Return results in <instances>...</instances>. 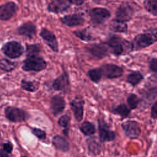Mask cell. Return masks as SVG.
I'll return each instance as SVG.
<instances>
[{
	"instance_id": "6da1fadb",
	"label": "cell",
	"mask_w": 157,
	"mask_h": 157,
	"mask_svg": "<svg viewBox=\"0 0 157 157\" xmlns=\"http://www.w3.org/2000/svg\"><path fill=\"white\" fill-rule=\"evenodd\" d=\"M157 41V28L149 29L144 33L137 35L132 42V50L146 48Z\"/></svg>"
},
{
	"instance_id": "7a4b0ae2",
	"label": "cell",
	"mask_w": 157,
	"mask_h": 157,
	"mask_svg": "<svg viewBox=\"0 0 157 157\" xmlns=\"http://www.w3.org/2000/svg\"><path fill=\"white\" fill-rule=\"evenodd\" d=\"M107 44L109 47L110 52L116 56H120L132 51V43L120 37H110Z\"/></svg>"
},
{
	"instance_id": "3957f363",
	"label": "cell",
	"mask_w": 157,
	"mask_h": 157,
	"mask_svg": "<svg viewBox=\"0 0 157 157\" xmlns=\"http://www.w3.org/2000/svg\"><path fill=\"white\" fill-rule=\"evenodd\" d=\"M121 127L126 137L131 140L138 139L141 134L140 124L136 120H126L121 124Z\"/></svg>"
},
{
	"instance_id": "277c9868",
	"label": "cell",
	"mask_w": 157,
	"mask_h": 157,
	"mask_svg": "<svg viewBox=\"0 0 157 157\" xmlns=\"http://www.w3.org/2000/svg\"><path fill=\"white\" fill-rule=\"evenodd\" d=\"M47 63L41 57L38 56H28L24 61L22 69L25 71H40L46 67Z\"/></svg>"
},
{
	"instance_id": "5b68a950",
	"label": "cell",
	"mask_w": 157,
	"mask_h": 157,
	"mask_svg": "<svg viewBox=\"0 0 157 157\" xmlns=\"http://www.w3.org/2000/svg\"><path fill=\"white\" fill-rule=\"evenodd\" d=\"M98 132L99 140L102 143L113 141L117 137L115 132L110 128L109 125L103 119L98 120Z\"/></svg>"
},
{
	"instance_id": "8992f818",
	"label": "cell",
	"mask_w": 157,
	"mask_h": 157,
	"mask_svg": "<svg viewBox=\"0 0 157 157\" xmlns=\"http://www.w3.org/2000/svg\"><path fill=\"white\" fill-rule=\"evenodd\" d=\"M6 117L12 122L17 123L25 121L29 117L28 113L21 109L8 106L5 109Z\"/></svg>"
},
{
	"instance_id": "52a82bcc",
	"label": "cell",
	"mask_w": 157,
	"mask_h": 157,
	"mask_svg": "<svg viewBox=\"0 0 157 157\" xmlns=\"http://www.w3.org/2000/svg\"><path fill=\"white\" fill-rule=\"evenodd\" d=\"M1 50L9 58H17L23 53L24 48L19 42L11 41L6 43L2 47Z\"/></svg>"
},
{
	"instance_id": "ba28073f",
	"label": "cell",
	"mask_w": 157,
	"mask_h": 157,
	"mask_svg": "<svg viewBox=\"0 0 157 157\" xmlns=\"http://www.w3.org/2000/svg\"><path fill=\"white\" fill-rule=\"evenodd\" d=\"M102 76L107 79H113L121 77L123 73V69L115 64H105L100 67Z\"/></svg>"
},
{
	"instance_id": "9c48e42d",
	"label": "cell",
	"mask_w": 157,
	"mask_h": 157,
	"mask_svg": "<svg viewBox=\"0 0 157 157\" xmlns=\"http://www.w3.org/2000/svg\"><path fill=\"white\" fill-rule=\"evenodd\" d=\"M90 17L93 23L100 25L106 21L110 18V13L106 9L96 7L90 11Z\"/></svg>"
},
{
	"instance_id": "30bf717a",
	"label": "cell",
	"mask_w": 157,
	"mask_h": 157,
	"mask_svg": "<svg viewBox=\"0 0 157 157\" xmlns=\"http://www.w3.org/2000/svg\"><path fill=\"white\" fill-rule=\"evenodd\" d=\"M134 10L132 7L128 2H124L117 9L115 17L117 20L123 22H126L132 18Z\"/></svg>"
},
{
	"instance_id": "8fae6325",
	"label": "cell",
	"mask_w": 157,
	"mask_h": 157,
	"mask_svg": "<svg viewBox=\"0 0 157 157\" xmlns=\"http://www.w3.org/2000/svg\"><path fill=\"white\" fill-rule=\"evenodd\" d=\"M84 104V100L80 96H76L70 102L71 108L74 113V117L77 121H81L83 119Z\"/></svg>"
},
{
	"instance_id": "7c38bea8",
	"label": "cell",
	"mask_w": 157,
	"mask_h": 157,
	"mask_svg": "<svg viewBox=\"0 0 157 157\" xmlns=\"http://www.w3.org/2000/svg\"><path fill=\"white\" fill-rule=\"evenodd\" d=\"M88 51L93 57L97 59H101L106 56L110 52L108 44L104 43L96 44L90 46L88 48Z\"/></svg>"
},
{
	"instance_id": "4fadbf2b",
	"label": "cell",
	"mask_w": 157,
	"mask_h": 157,
	"mask_svg": "<svg viewBox=\"0 0 157 157\" xmlns=\"http://www.w3.org/2000/svg\"><path fill=\"white\" fill-rule=\"evenodd\" d=\"M17 9V6L13 2H9L0 6V20H9L15 14Z\"/></svg>"
},
{
	"instance_id": "5bb4252c",
	"label": "cell",
	"mask_w": 157,
	"mask_h": 157,
	"mask_svg": "<svg viewBox=\"0 0 157 157\" xmlns=\"http://www.w3.org/2000/svg\"><path fill=\"white\" fill-rule=\"evenodd\" d=\"M71 4L70 0H53L48 5L47 9L50 12L58 13L67 10Z\"/></svg>"
},
{
	"instance_id": "9a60e30c",
	"label": "cell",
	"mask_w": 157,
	"mask_h": 157,
	"mask_svg": "<svg viewBox=\"0 0 157 157\" xmlns=\"http://www.w3.org/2000/svg\"><path fill=\"white\" fill-rule=\"evenodd\" d=\"M66 102L64 98L59 95H55L52 98L50 109L55 116L62 113L65 108Z\"/></svg>"
},
{
	"instance_id": "2e32d148",
	"label": "cell",
	"mask_w": 157,
	"mask_h": 157,
	"mask_svg": "<svg viewBox=\"0 0 157 157\" xmlns=\"http://www.w3.org/2000/svg\"><path fill=\"white\" fill-rule=\"evenodd\" d=\"M40 36L53 51L55 52L58 51V44L56 38L52 32L48 29H43L40 33Z\"/></svg>"
},
{
	"instance_id": "e0dca14e",
	"label": "cell",
	"mask_w": 157,
	"mask_h": 157,
	"mask_svg": "<svg viewBox=\"0 0 157 157\" xmlns=\"http://www.w3.org/2000/svg\"><path fill=\"white\" fill-rule=\"evenodd\" d=\"M52 88L56 91L66 92L69 90V80L67 74L64 72L57 77L52 83Z\"/></svg>"
},
{
	"instance_id": "ac0fdd59",
	"label": "cell",
	"mask_w": 157,
	"mask_h": 157,
	"mask_svg": "<svg viewBox=\"0 0 157 157\" xmlns=\"http://www.w3.org/2000/svg\"><path fill=\"white\" fill-rule=\"evenodd\" d=\"M61 20L63 24L69 26H79L84 23V18L79 14L68 15L63 17Z\"/></svg>"
},
{
	"instance_id": "d6986e66",
	"label": "cell",
	"mask_w": 157,
	"mask_h": 157,
	"mask_svg": "<svg viewBox=\"0 0 157 157\" xmlns=\"http://www.w3.org/2000/svg\"><path fill=\"white\" fill-rule=\"evenodd\" d=\"M110 112L114 115L120 116L121 117V119L123 120L129 117L131 112V110L128 107V105L124 103H122L117 105L116 106L112 107L110 109Z\"/></svg>"
},
{
	"instance_id": "ffe728a7",
	"label": "cell",
	"mask_w": 157,
	"mask_h": 157,
	"mask_svg": "<svg viewBox=\"0 0 157 157\" xmlns=\"http://www.w3.org/2000/svg\"><path fill=\"white\" fill-rule=\"evenodd\" d=\"M17 31L20 35L32 38L36 34V28L35 25L31 22H26L20 26Z\"/></svg>"
},
{
	"instance_id": "44dd1931",
	"label": "cell",
	"mask_w": 157,
	"mask_h": 157,
	"mask_svg": "<svg viewBox=\"0 0 157 157\" xmlns=\"http://www.w3.org/2000/svg\"><path fill=\"white\" fill-rule=\"evenodd\" d=\"M52 143L56 150L63 152H66L70 148L69 144L67 140L59 135H56L53 137Z\"/></svg>"
},
{
	"instance_id": "7402d4cb",
	"label": "cell",
	"mask_w": 157,
	"mask_h": 157,
	"mask_svg": "<svg viewBox=\"0 0 157 157\" xmlns=\"http://www.w3.org/2000/svg\"><path fill=\"white\" fill-rule=\"evenodd\" d=\"M144 78V75L139 71H134L129 73L126 78V82L131 85L132 86L135 87L139 84Z\"/></svg>"
},
{
	"instance_id": "603a6c76",
	"label": "cell",
	"mask_w": 157,
	"mask_h": 157,
	"mask_svg": "<svg viewBox=\"0 0 157 157\" xmlns=\"http://www.w3.org/2000/svg\"><path fill=\"white\" fill-rule=\"evenodd\" d=\"M88 140V148L89 151L94 156L99 155L102 150L101 144L95 137H92Z\"/></svg>"
},
{
	"instance_id": "cb8c5ba5",
	"label": "cell",
	"mask_w": 157,
	"mask_h": 157,
	"mask_svg": "<svg viewBox=\"0 0 157 157\" xmlns=\"http://www.w3.org/2000/svg\"><path fill=\"white\" fill-rule=\"evenodd\" d=\"M109 28L111 31L115 33H126L127 31L128 27L125 22L115 19L110 22Z\"/></svg>"
},
{
	"instance_id": "d4e9b609",
	"label": "cell",
	"mask_w": 157,
	"mask_h": 157,
	"mask_svg": "<svg viewBox=\"0 0 157 157\" xmlns=\"http://www.w3.org/2000/svg\"><path fill=\"white\" fill-rule=\"evenodd\" d=\"M126 102L128 107L132 110L138 107L142 102V99L135 93H130L126 98Z\"/></svg>"
},
{
	"instance_id": "484cf974",
	"label": "cell",
	"mask_w": 157,
	"mask_h": 157,
	"mask_svg": "<svg viewBox=\"0 0 157 157\" xmlns=\"http://www.w3.org/2000/svg\"><path fill=\"white\" fill-rule=\"evenodd\" d=\"M81 132L85 136H91L96 132L94 125L89 121H84L80 127Z\"/></svg>"
},
{
	"instance_id": "4316f807",
	"label": "cell",
	"mask_w": 157,
	"mask_h": 157,
	"mask_svg": "<svg viewBox=\"0 0 157 157\" xmlns=\"http://www.w3.org/2000/svg\"><path fill=\"white\" fill-rule=\"evenodd\" d=\"M88 75L90 80L96 83H99L103 77L100 67L89 70L88 72Z\"/></svg>"
},
{
	"instance_id": "83f0119b",
	"label": "cell",
	"mask_w": 157,
	"mask_h": 157,
	"mask_svg": "<svg viewBox=\"0 0 157 157\" xmlns=\"http://www.w3.org/2000/svg\"><path fill=\"white\" fill-rule=\"evenodd\" d=\"M145 9L155 16H157V0H144Z\"/></svg>"
},
{
	"instance_id": "f1b7e54d",
	"label": "cell",
	"mask_w": 157,
	"mask_h": 157,
	"mask_svg": "<svg viewBox=\"0 0 157 157\" xmlns=\"http://www.w3.org/2000/svg\"><path fill=\"white\" fill-rule=\"evenodd\" d=\"M16 66L17 63L15 62H12L5 58L0 59V69L4 71L10 72L13 70Z\"/></svg>"
},
{
	"instance_id": "f546056e",
	"label": "cell",
	"mask_w": 157,
	"mask_h": 157,
	"mask_svg": "<svg viewBox=\"0 0 157 157\" xmlns=\"http://www.w3.org/2000/svg\"><path fill=\"white\" fill-rule=\"evenodd\" d=\"M21 87L24 90L29 92H34L38 89L39 85L36 82L26 80H22L21 82Z\"/></svg>"
},
{
	"instance_id": "4dcf8cb0",
	"label": "cell",
	"mask_w": 157,
	"mask_h": 157,
	"mask_svg": "<svg viewBox=\"0 0 157 157\" xmlns=\"http://www.w3.org/2000/svg\"><path fill=\"white\" fill-rule=\"evenodd\" d=\"M40 51V47L37 44H32L26 45L27 56H36Z\"/></svg>"
},
{
	"instance_id": "1f68e13d",
	"label": "cell",
	"mask_w": 157,
	"mask_h": 157,
	"mask_svg": "<svg viewBox=\"0 0 157 157\" xmlns=\"http://www.w3.org/2000/svg\"><path fill=\"white\" fill-rule=\"evenodd\" d=\"M74 34L77 37H78V38L81 39L83 40L90 41V40H93L92 36L86 29H84L82 31H75Z\"/></svg>"
},
{
	"instance_id": "d6a6232c",
	"label": "cell",
	"mask_w": 157,
	"mask_h": 157,
	"mask_svg": "<svg viewBox=\"0 0 157 157\" xmlns=\"http://www.w3.org/2000/svg\"><path fill=\"white\" fill-rule=\"evenodd\" d=\"M70 117L67 115H64L61 116L58 120V124L63 128H66L69 123Z\"/></svg>"
},
{
	"instance_id": "836d02e7",
	"label": "cell",
	"mask_w": 157,
	"mask_h": 157,
	"mask_svg": "<svg viewBox=\"0 0 157 157\" xmlns=\"http://www.w3.org/2000/svg\"><path fill=\"white\" fill-rule=\"evenodd\" d=\"M32 133L39 139H44L46 137V133L43 130L39 128H33Z\"/></svg>"
},
{
	"instance_id": "e575fe53",
	"label": "cell",
	"mask_w": 157,
	"mask_h": 157,
	"mask_svg": "<svg viewBox=\"0 0 157 157\" xmlns=\"http://www.w3.org/2000/svg\"><path fill=\"white\" fill-rule=\"evenodd\" d=\"M150 70L157 74V58H153L150 59L148 63Z\"/></svg>"
},
{
	"instance_id": "d590c367",
	"label": "cell",
	"mask_w": 157,
	"mask_h": 157,
	"mask_svg": "<svg viewBox=\"0 0 157 157\" xmlns=\"http://www.w3.org/2000/svg\"><path fill=\"white\" fill-rule=\"evenodd\" d=\"M150 117L153 119H157V100L153 104L150 110Z\"/></svg>"
},
{
	"instance_id": "8d00e7d4",
	"label": "cell",
	"mask_w": 157,
	"mask_h": 157,
	"mask_svg": "<svg viewBox=\"0 0 157 157\" xmlns=\"http://www.w3.org/2000/svg\"><path fill=\"white\" fill-rule=\"evenodd\" d=\"M2 149L4 151H6L7 153L10 154L12 151L13 149V145L10 142H6L2 144Z\"/></svg>"
},
{
	"instance_id": "74e56055",
	"label": "cell",
	"mask_w": 157,
	"mask_h": 157,
	"mask_svg": "<svg viewBox=\"0 0 157 157\" xmlns=\"http://www.w3.org/2000/svg\"><path fill=\"white\" fill-rule=\"evenodd\" d=\"M94 2L100 5H107L109 2V0H92Z\"/></svg>"
},
{
	"instance_id": "f35d334b",
	"label": "cell",
	"mask_w": 157,
	"mask_h": 157,
	"mask_svg": "<svg viewBox=\"0 0 157 157\" xmlns=\"http://www.w3.org/2000/svg\"><path fill=\"white\" fill-rule=\"evenodd\" d=\"M72 2V4H74L77 6L81 5L83 3V0H70Z\"/></svg>"
},
{
	"instance_id": "ab89813d",
	"label": "cell",
	"mask_w": 157,
	"mask_h": 157,
	"mask_svg": "<svg viewBox=\"0 0 157 157\" xmlns=\"http://www.w3.org/2000/svg\"><path fill=\"white\" fill-rule=\"evenodd\" d=\"M0 157H9V155L8 153H7L3 150H0Z\"/></svg>"
},
{
	"instance_id": "60d3db41",
	"label": "cell",
	"mask_w": 157,
	"mask_h": 157,
	"mask_svg": "<svg viewBox=\"0 0 157 157\" xmlns=\"http://www.w3.org/2000/svg\"><path fill=\"white\" fill-rule=\"evenodd\" d=\"M21 157H26V156H21Z\"/></svg>"
},
{
	"instance_id": "b9f144b4",
	"label": "cell",
	"mask_w": 157,
	"mask_h": 157,
	"mask_svg": "<svg viewBox=\"0 0 157 157\" xmlns=\"http://www.w3.org/2000/svg\"><path fill=\"white\" fill-rule=\"evenodd\" d=\"M0 99H1V97H0Z\"/></svg>"
}]
</instances>
